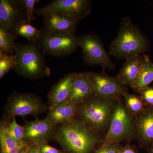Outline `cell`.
I'll list each match as a JSON object with an SVG mask.
<instances>
[{
	"label": "cell",
	"instance_id": "5b68a950",
	"mask_svg": "<svg viewBox=\"0 0 153 153\" xmlns=\"http://www.w3.org/2000/svg\"><path fill=\"white\" fill-rule=\"evenodd\" d=\"M135 135L134 117L120 100L115 101L108 130L101 145L120 143Z\"/></svg>",
	"mask_w": 153,
	"mask_h": 153
},
{
	"label": "cell",
	"instance_id": "44dd1931",
	"mask_svg": "<svg viewBox=\"0 0 153 153\" xmlns=\"http://www.w3.org/2000/svg\"><path fill=\"white\" fill-rule=\"evenodd\" d=\"M12 31L16 36H21L34 43L37 42L41 33V30L28 24L27 20L20 22Z\"/></svg>",
	"mask_w": 153,
	"mask_h": 153
},
{
	"label": "cell",
	"instance_id": "277c9868",
	"mask_svg": "<svg viewBox=\"0 0 153 153\" xmlns=\"http://www.w3.org/2000/svg\"><path fill=\"white\" fill-rule=\"evenodd\" d=\"M115 101L93 97L78 105V119L97 133L109 126Z\"/></svg>",
	"mask_w": 153,
	"mask_h": 153
},
{
	"label": "cell",
	"instance_id": "f546056e",
	"mask_svg": "<svg viewBox=\"0 0 153 153\" xmlns=\"http://www.w3.org/2000/svg\"><path fill=\"white\" fill-rule=\"evenodd\" d=\"M119 153H140L136 147L131 145L123 146Z\"/></svg>",
	"mask_w": 153,
	"mask_h": 153
},
{
	"label": "cell",
	"instance_id": "ba28073f",
	"mask_svg": "<svg viewBox=\"0 0 153 153\" xmlns=\"http://www.w3.org/2000/svg\"><path fill=\"white\" fill-rule=\"evenodd\" d=\"M48 108L36 94L13 92L8 100L5 111L9 118H13L36 115L47 111Z\"/></svg>",
	"mask_w": 153,
	"mask_h": 153
},
{
	"label": "cell",
	"instance_id": "83f0119b",
	"mask_svg": "<svg viewBox=\"0 0 153 153\" xmlns=\"http://www.w3.org/2000/svg\"><path fill=\"white\" fill-rule=\"evenodd\" d=\"M139 94L145 105L153 107V87L146 88Z\"/></svg>",
	"mask_w": 153,
	"mask_h": 153
},
{
	"label": "cell",
	"instance_id": "5bb4252c",
	"mask_svg": "<svg viewBox=\"0 0 153 153\" xmlns=\"http://www.w3.org/2000/svg\"><path fill=\"white\" fill-rule=\"evenodd\" d=\"M135 135L143 148L153 143V107L146 108L134 117Z\"/></svg>",
	"mask_w": 153,
	"mask_h": 153
},
{
	"label": "cell",
	"instance_id": "9a60e30c",
	"mask_svg": "<svg viewBox=\"0 0 153 153\" xmlns=\"http://www.w3.org/2000/svg\"><path fill=\"white\" fill-rule=\"evenodd\" d=\"M77 74L69 73L53 85L47 96L49 109L68 99Z\"/></svg>",
	"mask_w": 153,
	"mask_h": 153
},
{
	"label": "cell",
	"instance_id": "ac0fdd59",
	"mask_svg": "<svg viewBox=\"0 0 153 153\" xmlns=\"http://www.w3.org/2000/svg\"><path fill=\"white\" fill-rule=\"evenodd\" d=\"M125 60L115 77L122 84L131 87L139 73L143 56V55H135Z\"/></svg>",
	"mask_w": 153,
	"mask_h": 153
},
{
	"label": "cell",
	"instance_id": "8fae6325",
	"mask_svg": "<svg viewBox=\"0 0 153 153\" xmlns=\"http://www.w3.org/2000/svg\"><path fill=\"white\" fill-rule=\"evenodd\" d=\"M24 140L30 146L42 144L53 138L56 126L47 119L27 122L24 126Z\"/></svg>",
	"mask_w": 153,
	"mask_h": 153
},
{
	"label": "cell",
	"instance_id": "e0dca14e",
	"mask_svg": "<svg viewBox=\"0 0 153 153\" xmlns=\"http://www.w3.org/2000/svg\"><path fill=\"white\" fill-rule=\"evenodd\" d=\"M93 97L88 72L77 73L67 99L80 105Z\"/></svg>",
	"mask_w": 153,
	"mask_h": 153
},
{
	"label": "cell",
	"instance_id": "52a82bcc",
	"mask_svg": "<svg viewBox=\"0 0 153 153\" xmlns=\"http://www.w3.org/2000/svg\"><path fill=\"white\" fill-rule=\"evenodd\" d=\"M76 40L78 47L82 49L83 60L88 65H97L103 69H113L115 67L98 36L84 34L77 37Z\"/></svg>",
	"mask_w": 153,
	"mask_h": 153
},
{
	"label": "cell",
	"instance_id": "7c38bea8",
	"mask_svg": "<svg viewBox=\"0 0 153 153\" xmlns=\"http://www.w3.org/2000/svg\"><path fill=\"white\" fill-rule=\"evenodd\" d=\"M25 20L27 16L22 0L0 1V27L11 32Z\"/></svg>",
	"mask_w": 153,
	"mask_h": 153
},
{
	"label": "cell",
	"instance_id": "1f68e13d",
	"mask_svg": "<svg viewBox=\"0 0 153 153\" xmlns=\"http://www.w3.org/2000/svg\"><path fill=\"white\" fill-rule=\"evenodd\" d=\"M30 146H28L26 147L23 148L19 153H28Z\"/></svg>",
	"mask_w": 153,
	"mask_h": 153
},
{
	"label": "cell",
	"instance_id": "cb8c5ba5",
	"mask_svg": "<svg viewBox=\"0 0 153 153\" xmlns=\"http://www.w3.org/2000/svg\"><path fill=\"white\" fill-rule=\"evenodd\" d=\"M1 123L4 126L5 128L8 133L13 137L14 139L21 143H26L24 140L25 136L24 127L19 125L17 123L15 117H13V120L9 124L3 122H1Z\"/></svg>",
	"mask_w": 153,
	"mask_h": 153
},
{
	"label": "cell",
	"instance_id": "603a6c76",
	"mask_svg": "<svg viewBox=\"0 0 153 153\" xmlns=\"http://www.w3.org/2000/svg\"><path fill=\"white\" fill-rule=\"evenodd\" d=\"M123 97L124 104L134 117L141 113L146 108V105L140 95L127 93Z\"/></svg>",
	"mask_w": 153,
	"mask_h": 153
},
{
	"label": "cell",
	"instance_id": "f1b7e54d",
	"mask_svg": "<svg viewBox=\"0 0 153 153\" xmlns=\"http://www.w3.org/2000/svg\"><path fill=\"white\" fill-rule=\"evenodd\" d=\"M40 152L41 153H62L63 152L49 146L47 143L41 144Z\"/></svg>",
	"mask_w": 153,
	"mask_h": 153
},
{
	"label": "cell",
	"instance_id": "3957f363",
	"mask_svg": "<svg viewBox=\"0 0 153 153\" xmlns=\"http://www.w3.org/2000/svg\"><path fill=\"white\" fill-rule=\"evenodd\" d=\"M15 55L18 64L13 70L18 75L30 79L50 75L44 55L36 43L16 44Z\"/></svg>",
	"mask_w": 153,
	"mask_h": 153
},
{
	"label": "cell",
	"instance_id": "d6986e66",
	"mask_svg": "<svg viewBox=\"0 0 153 153\" xmlns=\"http://www.w3.org/2000/svg\"><path fill=\"white\" fill-rule=\"evenodd\" d=\"M143 60L139 73L131 88L140 93L153 82V63L148 55H143Z\"/></svg>",
	"mask_w": 153,
	"mask_h": 153
},
{
	"label": "cell",
	"instance_id": "9c48e42d",
	"mask_svg": "<svg viewBox=\"0 0 153 153\" xmlns=\"http://www.w3.org/2000/svg\"><path fill=\"white\" fill-rule=\"evenodd\" d=\"M88 75L94 97L120 100L128 93L127 86L122 84L115 76L92 72H88Z\"/></svg>",
	"mask_w": 153,
	"mask_h": 153
},
{
	"label": "cell",
	"instance_id": "4fadbf2b",
	"mask_svg": "<svg viewBox=\"0 0 153 153\" xmlns=\"http://www.w3.org/2000/svg\"><path fill=\"white\" fill-rule=\"evenodd\" d=\"M37 13L44 19L43 29L50 31L67 32L75 34L79 22L55 11L38 9Z\"/></svg>",
	"mask_w": 153,
	"mask_h": 153
},
{
	"label": "cell",
	"instance_id": "4dcf8cb0",
	"mask_svg": "<svg viewBox=\"0 0 153 153\" xmlns=\"http://www.w3.org/2000/svg\"><path fill=\"white\" fill-rule=\"evenodd\" d=\"M41 144L33 145L30 146L28 153H41L40 148Z\"/></svg>",
	"mask_w": 153,
	"mask_h": 153
},
{
	"label": "cell",
	"instance_id": "4316f807",
	"mask_svg": "<svg viewBox=\"0 0 153 153\" xmlns=\"http://www.w3.org/2000/svg\"><path fill=\"white\" fill-rule=\"evenodd\" d=\"M123 146L120 143H111L101 145L93 153H119Z\"/></svg>",
	"mask_w": 153,
	"mask_h": 153
},
{
	"label": "cell",
	"instance_id": "d4e9b609",
	"mask_svg": "<svg viewBox=\"0 0 153 153\" xmlns=\"http://www.w3.org/2000/svg\"><path fill=\"white\" fill-rule=\"evenodd\" d=\"M18 64L17 58L15 55H9L0 52V78L7 74L11 69Z\"/></svg>",
	"mask_w": 153,
	"mask_h": 153
},
{
	"label": "cell",
	"instance_id": "ffe728a7",
	"mask_svg": "<svg viewBox=\"0 0 153 153\" xmlns=\"http://www.w3.org/2000/svg\"><path fill=\"white\" fill-rule=\"evenodd\" d=\"M0 146L1 153H19L23 148L29 145L26 143H21L11 136L1 123L0 126Z\"/></svg>",
	"mask_w": 153,
	"mask_h": 153
},
{
	"label": "cell",
	"instance_id": "6da1fadb",
	"mask_svg": "<svg viewBox=\"0 0 153 153\" xmlns=\"http://www.w3.org/2000/svg\"><path fill=\"white\" fill-rule=\"evenodd\" d=\"M53 138L66 153H93L102 139L93 130L79 119L60 125Z\"/></svg>",
	"mask_w": 153,
	"mask_h": 153
},
{
	"label": "cell",
	"instance_id": "7a4b0ae2",
	"mask_svg": "<svg viewBox=\"0 0 153 153\" xmlns=\"http://www.w3.org/2000/svg\"><path fill=\"white\" fill-rule=\"evenodd\" d=\"M149 47L147 39L139 28L126 17L122 19L117 36L110 44L109 54L117 59H126L143 55Z\"/></svg>",
	"mask_w": 153,
	"mask_h": 153
},
{
	"label": "cell",
	"instance_id": "30bf717a",
	"mask_svg": "<svg viewBox=\"0 0 153 153\" xmlns=\"http://www.w3.org/2000/svg\"><path fill=\"white\" fill-rule=\"evenodd\" d=\"M41 9L58 12L79 21L90 13L91 2L88 0H54Z\"/></svg>",
	"mask_w": 153,
	"mask_h": 153
},
{
	"label": "cell",
	"instance_id": "836d02e7",
	"mask_svg": "<svg viewBox=\"0 0 153 153\" xmlns=\"http://www.w3.org/2000/svg\"><path fill=\"white\" fill-rule=\"evenodd\" d=\"M62 153H66V152H62Z\"/></svg>",
	"mask_w": 153,
	"mask_h": 153
},
{
	"label": "cell",
	"instance_id": "d6a6232c",
	"mask_svg": "<svg viewBox=\"0 0 153 153\" xmlns=\"http://www.w3.org/2000/svg\"><path fill=\"white\" fill-rule=\"evenodd\" d=\"M147 149L148 153H153V143Z\"/></svg>",
	"mask_w": 153,
	"mask_h": 153
},
{
	"label": "cell",
	"instance_id": "484cf974",
	"mask_svg": "<svg viewBox=\"0 0 153 153\" xmlns=\"http://www.w3.org/2000/svg\"><path fill=\"white\" fill-rule=\"evenodd\" d=\"M26 11L27 19L28 24L31 25V22L35 19L34 16V7L39 0H22Z\"/></svg>",
	"mask_w": 153,
	"mask_h": 153
},
{
	"label": "cell",
	"instance_id": "7402d4cb",
	"mask_svg": "<svg viewBox=\"0 0 153 153\" xmlns=\"http://www.w3.org/2000/svg\"><path fill=\"white\" fill-rule=\"evenodd\" d=\"M17 38V36L13 33L0 27V52L14 55Z\"/></svg>",
	"mask_w": 153,
	"mask_h": 153
},
{
	"label": "cell",
	"instance_id": "2e32d148",
	"mask_svg": "<svg viewBox=\"0 0 153 153\" xmlns=\"http://www.w3.org/2000/svg\"><path fill=\"white\" fill-rule=\"evenodd\" d=\"M79 105L66 99L49 109L46 119L56 126L75 118Z\"/></svg>",
	"mask_w": 153,
	"mask_h": 153
},
{
	"label": "cell",
	"instance_id": "8992f818",
	"mask_svg": "<svg viewBox=\"0 0 153 153\" xmlns=\"http://www.w3.org/2000/svg\"><path fill=\"white\" fill-rule=\"evenodd\" d=\"M76 38L73 33L48 31L42 28L36 43L44 55L66 57L75 52L79 47Z\"/></svg>",
	"mask_w": 153,
	"mask_h": 153
}]
</instances>
